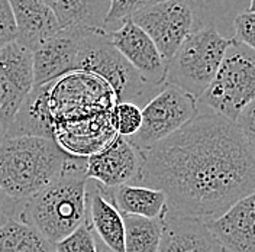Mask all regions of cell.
<instances>
[{
	"instance_id": "d6986e66",
	"label": "cell",
	"mask_w": 255,
	"mask_h": 252,
	"mask_svg": "<svg viewBox=\"0 0 255 252\" xmlns=\"http://www.w3.org/2000/svg\"><path fill=\"white\" fill-rule=\"evenodd\" d=\"M103 190L122 215L161 219L167 213V197L161 190L138 184H124L116 189Z\"/></svg>"
},
{
	"instance_id": "52a82bcc",
	"label": "cell",
	"mask_w": 255,
	"mask_h": 252,
	"mask_svg": "<svg viewBox=\"0 0 255 252\" xmlns=\"http://www.w3.org/2000/svg\"><path fill=\"white\" fill-rule=\"evenodd\" d=\"M141 109L142 125L133 136L128 138L141 154L171 136L199 115L197 100L168 83H164L158 93Z\"/></svg>"
},
{
	"instance_id": "2e32d148",
	"label": "cell",
	"mask_w": 255,
	"mask_h": 252,
	"mask_svg": "<svg viewBox=\"0 0 255 252\" xmlns=\"http://www.w3.org/2000/svg\"><path fill=\"white\" fill-rule=\"evenodd\" d=\"M61 31L105 32L111 0H44Z\"/></svg>"
},
{
	"instance_id": "4fadbf2b",
	"label": "cell",
	"mask_w": 255,
	"mask_h": 252,
	"mask_svg": "<svg viewBox=\"0 0 255 252\" xmlns=\"http://www.w3.org/2000/svg\"><path fill=\"white\" fill-rule=\"evenodd\" d=\"M206 222L226 252H255V191Z\"/></svg>"
},
{
	"instance_id": "484cf974",
	"label": "cell",
	"mask_w": 255,
	"mask_h": 252,
	"mask_svg": "<svg viewBox=\"0 0 255 252\" xmlns=\"http://www.w3.org/2000/svg\"><path fill=\"white\" fill-rule=\"evenodd\" d=\"M235 124L241 130L247 145L255 155V99L239 113Z\"/></svg>"
},
{
	"instance_id": "30bf717a",
	"label": "cell",
	"mask_w": 255,
	"mask_h": 252,
	"mask_svg": "<svg viewBox=\"0 0 255 252\" xmlns=\"http://www.w3.org/2000/svg\"><path fill=\"white\" fill-rule=\"evenodd\" d=\"M142 154L128 138L115 135L102 149L86 158V177L102 189L135 184L142 168Z\"/></svg>"
},
{
	"instance_id": "8992f818",
	"label": "cell",
	"mask_w": 255,
	"mask_h": 252,
	"mask_svg": "<svg viewBox=\"0 0 255 252\" xmlns=\"http://www.w3.org/2000/svg\"><path fill=\"white\" fill-rule=\"evenodd\" d=\"M229 44L212 25L194 28L167 63L165 83L197 100L215 79Z\"/></svg>"
},
{
	"instance_id": "44dd1931",
	"label": "cell",
	"mask_w": 255,
	"mask_h": 252,
	"mask_svg": "<svg viewBox=\"0 0 255 252\" xmlns=\"http://www.w3.org/2000/svg\"><path fill=\"white\" fill-rule=\"evenodd\" d=\"M125 225V252H158L162 218L148 219L122 215Z\"/></svg>"
},
{
	"instance_id": "83f0119b",
	"label": "cell",
	"mask_w": 255,
	"mask_h": 252,
	"mask_svg": "<svg viewBox=\"0 0 255 252\" xmlns=\"http://www.w3.org/2000/svg\"><path fill=\"white\" fill-rule=\"evenodd\" d=\"M22 209V202L10 197L0 187V228L12 219H17Z\"/></svg>"
},
{
	"instance_id": "ac0fdd59",
	"label": "cell",
	"mask_w": 255,
	"mask_h": 252,
	"mask_svg": "<svg viewBox=\"0 0 255 252\" xmlns=\"http://www.w3.org/2000/svg\"><path fill=\"white\" fill-rule=\"evenodd\" d=\"M92 228L111 252H125V225L122 213L106 196L99 184L87 191Z\"/></svg>"
},
{
	"instance_id": "ffe728a7",
	"label": "cell",
	"mask_w": 255,
	"mask_h": 252,
	"mask_svg": "<svg viewBox=\"0 0 255 252\" xmlns=\"http://www.w3.org/2000/svg\"><path fill=\"white\" fill-rule=\"evenodd\" d=\"M0 252H55V244L31 225L12 219L0 228Z\"/></svg>"
},
{
	"instance_id": "8fae6325",
	"label": "cell",
	"mask_w": 255,
	"mask_h": 252,
	"mask_svg": "<svg viewBox=\"0 0 255 252\" xmlns=\"http://www.w3.org/2000/svg\"><path fill=\"white\" fill-rule=\"evenodd\" d=\"M109 39L122 57L130 64L148 84L162 87L165 83L167 63L158 48L145 32L135 25L130 17L116 31L108 33Z\"/></svg>"
},
{
	"instance_id": "d4e9b609",
	"label": "cell",
	"mask_w": 255,
	"mask_h": 252,
	"mask_svg": "<svg viewBox=\"0 0 255 252\" xmlns=\"http://www.w3.org/2000/svg\"><path fill=\"white\" fill-rule=\"evenodd\" d=\"M235 39L241 44L255 51V13L254 12H242L235 17Z\"/></svg>"
},
{
	"instance_id": "7402d4cb",
	"label": "cell",
	"mask_w": 255,
	"mask_h": 252,
	"mask_svg": "<svg viewBox=\"0 0 255 252\" xmlns=\"http://www.w3.org/2000/svg\"><path fill=\"white\" fill-rule=\"evenodd\" d=\"M112 125L118 135L130 138L142 125V109L130 102H119L112 111Z\"/></svg>"
},
{
	"instance_id": "f546056e",
	"label": "cell",
	"mask_w": 255,
	"mask_h": 252,
	"mask_svg": "<svg viewBox=\"0 0 255 252\" xmlns=\"http://www.w3.org/2000/svg\"><path fill=\"white\" fill-rule=\"evenodd\" d=\"M4 136V130H3V126H1V124H0V139Z\"/></svg>"
},
{
	"instance_id": "9a60e30c",
	"label": "cell",
	"mask_w": 255,
	"mask_h": 252,
	"mask_svg": "<svg viewBox=\"0 0 255 252\" xmlns=\"http://www.w3.org/2000/svg\"><path fill=\"white\" fill-rule=\"evenodd\" d=\"M16 25V42L33 51L61 31L44 0H9Z\"/></svg>"
},
{
	"instance_id": "3957f363",
	"label": "cell",
	"mask_w": 255,
	"mask_h": 252,
	"mask_svg": "<svg viewBox=\"0 0 255 252\" xmlns=\"http://www.w3.org/2000/svg\"><path fill=\"white\" fill-rule=\"evenodd\" d=\"M70 157L52 139L3 136L0 139V187L23 203L58 180Z\"/></svg>"
},
{
	"instance_id": "277c9868",
	"label": "cell",
	"mask_w": 255,
	"mask_h": 252,
	"mask_svg": "<svg viewBox=\"0 0 255 252\" xmlns=\"http://www.w3.org/2000/svg\"><path fill=\"white\" fill-rule=\"evenodd\" d=\"M73 71L92 73L103 79L119 102H130L139 108L146 105L161 87L148 84L139 73L113 47L106 32H89L81 41Z\"/></svg>"
},
{
	"instance_id": "6da1fadb",
	"label": "cell",
	"mask_w": 255,
	"mask_h": 252,
	"mask_svg": "<svg viewBox=\"0 0 255 252\" xmlns=\"http://www.w3.org/2000/svg\"><path fill=\"white\" fill-rule=\"evenodd\" d=\"M135 184L161 190L167 215L212 221L255 191V155L235 122L199 112L142 154Z\"/></svg>"
},
{
	"instance_id": "7a4b0ae2",
	"label": "cell",
	"mask_w": 255,
	"mask_h": 252,
	"mask_svg": "<svg viewBox=\"0 0 255 252\" xmlns=\"http://www.w3.org/2000/svg\"><path fill=\"white\" fill-rule=\"evenodd\" d=\"M86 158L70 157L63 175L22 203L19 221L57 244L87 222Z\"/></svg>"
},
{
	"instance_id": "603a6c76",
	"label": "cell",
	"mask_w": 255,
	"mask_h": 252,
	"mask_svg": "<svg viewBox=\"0 0 255 252\" xmlns=\"http://www.w3.org/2000/svg\"><path fill=\"white\" fill-rule=\"evenodd\" d=\"M165 0H111V7L105 20L103 31L106 33L116 31L130 16L146 7H151L157 3Z\"/></svg>"
},
{
	"instance_id": "5bb4252c",
	"label": "cell",
	"mask_w": 255,
	"mask_h": 252,
	"mask_svg": "<svg viewBox=\"0 0 255 252\" xmlns=\"http://www.w3.org/2000/svg\"><path fill=\"white\" fill-rule=\"evenodd\" d=\"M158 252H226L205 219L162 216Z\"/></svg>"
},
{
	"instance_id": "f1b7e54d",
	"label": "cell",
	"mask_w": 255,
	"mask_h": 252,
	"mask_svg": "<svg viewBox=\"0 0 255 252\" xmlns=\"http://www.w3.org/2000/svg\"><path fill=\"white\" fill-rule=\"evenodd\" d=\"M248 10L255 13V0H251V1H250V9H248Z\"/></svg>"
},
{
	"instance_id": "e0dca14e",
	"label": "cell",
	"mask_w": 255,
	"mask_h": 252,
	"mask_svg": "<svg viewBox=\"0 0 255 252\" xmlns=\"http://www.w3.org/2000/svg\"><path fill=\"white\" fill-rule=\"evenodd\" d=\"M48 84L35 86L15 115L4 136H39L54 141V124L48 108Z\"/></svg>"
},
{
	"instance_id": "ba28073f",
	"label": "cell",
	"mask_w": 255,
	"mask_h": 252,
	"mask_svg": "<svg viewBox=\"0 0 255 252\" xmlns=\"http://www.w3.org/2000/svg\"><path fill=\"white\" fill-rule=\"evenodd\" d=\"M168 63L194 29V0H165L130 16Z\"/></svg>"
},
{
	"instance_id": "5b68a950",
	"label": "cell",
	"mask_w": 255,
	"mask_h": 252,
	"mask_svg": "<svg viewBox=\"0 0 255 252\" xmlns=\"http://www.w3.org/2000/svg\"><path fill=\"white\" fill-rule=\"evenodd\" d=\"M254 99L255 51L232 38L215 79L197 99V108L235 122Z\"/></svg>"
},
{
	"instance_id": "4316f807",
	"label": "cell",
	"mask_w": 255,
	"mask_h": 252,
	"mask_svg": "<svg viewBox=\"0 0 255 252\" xmlns=\"http://www.w3.org/2000/svg\"><path fill=\"white\" fill-rule=\"evenodd\" d=\"M16 41V25L9 0H0V49Z\"/></svg>"
},
{
	"instance_id": "9c48e42d",
	"label": "cell",
	"mask_w": 255,
	"mask_h": 252,
	"mask_svg": "<svg viewBox=\"0 0 255 252\" xmlns=\"http://www.w3.org/2000/svg\"><path fill=\"white\" fill-rule=\"evenodd\" d=\"M35 87L32 51L19 42L0 49V124L3 130L12 124L22 103Z\"/></svg>"
},
{
	"instance_id": "7c38bea8",
	"label": "cell",
	"mask_w": 255,
	"mask_h": 252,
	"mask_svg": "<svg viewBox=\"0 0 255 252\" xmlns=\"http://www.w3.org/2000/svg\"><path fill=\"white\" fill-rule=\"evenodd\" d=\"M86 33L89 32L60 31L32 51L35 86H44L73 73Z\"/></svg>"
},
{
	"instance_id": "cb8c5ba5",
	"label": "cell",
	"mask_w": 255,
	"mask_h": 252,
	"mask_svg": "<svg viewBox=\"0 0 255 252\" xmlns=\"http://www.w3.org/2000/svg\"><path fill=\"white\" fill-rule=\"evenodd\" d=\"M55 252H99L92 226L84 222L74 232L55 244Z\"/></svg>"
}]
</instances>
